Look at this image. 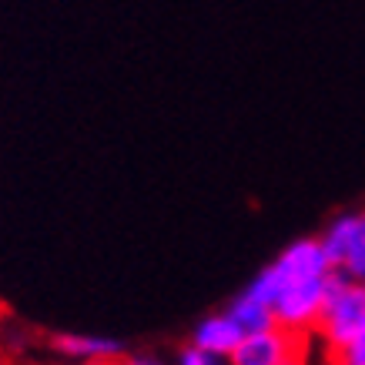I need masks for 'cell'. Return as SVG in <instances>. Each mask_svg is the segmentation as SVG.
I'll use <instances>...</instances> for the list:
<instances>
[{"mask_svg":"<svg viewBox=\"0 0 365 365\" xmlns=\"http://www.w3.org/2000/svg\"><path fill=\"white\" fill-rule=\"evenodd\" d=\"M295 332L285 329H265V332L245 335L238 349L228 355V365H295Z\"/></svg>","mask_w":365,"mask_h":365,"instance_id":"4","label":"cell"},{"mask_svg":"<svg viewBox=\"0 0 365 365\" xmlns=\"http://www.w3.org/2000/svg\"><path fill=\"white\" fill-rule=\"evenodd\" d=\"M108 365H128V359H118V362H108Z\"/></svg>","mask_w":365,"mask_h":365,"instance_id":"11","label":"cell"},{"mask_svg":"<svg viewBox=\"0 0 365 365\" xmlns=\"http://www.w3.org/2000/svg\"><path fill=\"white\" fill-rule=\"evenodd\" d=\"M88 365H98V362H88Z\"/></svg>","mask_w":365,"mask_h":365,"instance_id":"12","label":"cell"},{"mask_svg":"<svg viewBox=\"0 0 365 365\" xmlns=\"http://www.w3.org/2000/svg\"><path fill=\"white\" fill-rule=\"evenodd\" d=\"M128 365H161V362L155 355H134V359H128Z\"/></svg>","mask_w":365,"mask_h":365,"instance_id":"10","label":"cell"},{"mask_svg":"<svg viewBox=\"0 0 365 365\" xmlns=\"http://www.w3.org/2000/svg\"><path fill=\"white\" fill-rule=\"evenodd\" d=\"M322 335L329 339L335 352L352 345L365 332V285L332 268L325 282V299H322V315L315 322Z\"/></svg>","mask_w":365,"mask_h":365,"instance_id":"1","label":"cell"},{"mask_svg":"<svg viewBox=\"0 0 365 365\" xmlns=\"http://www.w3.org/2000/svg\"><path fill=\"white\" fill-rule=\"evenodd\" d=\"M245 339V332L238 329V322L228 315V312H218V315H208L195 325V335H191V345H198L205 352H215L228 359V355L238 349V342Z\"/></svg>","mask_w":365,"mask_h":365,"instance_id":"5","label":"cell"},{"mask_svg":"<svg viewBox=\"0 0 365 365\" xmlns=\"http://www.w3.org/2000/svg\"><path fill=\"white\" fill-rule=\"evenodd\" d=\"M329 265L352 282H365V215H342L319 238Z\"/></svg>","mask_w":365,"mask_h":365,"instance_id":"2","label":"cell"},{"mask_svg":"<svg viewBox=\"0 0 365 365\" xmlns=\"http://www.w3.org/2000/svg\"><path fill=\"white\" fill-rule=\"evenodd\" d=\"M228 315L238 322V329H242L245 335L265 332V329H272V325H275V315H272V309H268L265 302L252 299L248 292H242V295H238V299L228 305Z\"/></svg>","mask_w":365,"mask_h":365,"instance_id":"7","label":"cell"},{"mask_svg":"<svg viewBox=\"0 0 365 365\" xmlns=\"http://www.w3.org/2000/svg\"><path fill=\"white\" fill-rule=\"evenodd\" d=\"M178 365H228V359H222V355H215V352H205L198 345H185L181 355H178Z\"/></svg>","mask_w":365,"mask_h":365,"instance_id":"8","label":"cell"},{"mask_svg":"<svg viewBox=\"0 0 365 365\" xmlns=\"http://www.w3.org/2000/svg\"><path fill=\"white\" fill-rule=\"evenodd\" d=\"M362 285H365V282H362Z\"/></svg>","mask_w":365,"mask_h":365,"instance_id":"13","label":"cell"},{"mask_svg":"<svg viewBox=\"0 0 365 365\" xmlns=\"http://www.w3.org/2000/svg\"><path fill=\"white\" fill-rule=\"evenodd\" d=\"M54 349L67 359H78V362H98V365H108V362H118L121 359V342L118 339H104V335H74V332H64V335H54Z\"/></svg>","mask_w":365,"mask_h":365,"instance_id":"6","label":"cell"},{"mask_svg":"<svg viewBox=\"0 0 365 365\" xmlns=\"http://www.w3.org/2000/svg\"><path fill=\"white\" fill-rule=\"evenodd\" d=\"M339 365H365V332L352 345L339 349Z\"/></svg>","mask_w":365,"mask_h":365,"instance_id":"9","label":"cell"},{"mask_svg":"<svg viewBox=\"0 0 365 365\" xmlns=\"http://www.w3.org/2000/svg\"><path fill=\"white\" fill-rule=\"evenodd\" d=\"M325 282H329V275L292 282V285L282 288L275 295V302H272V315H275L278 329H285V332H305V329H312L322 315Z\"/></svg>","mask_w":365,"mask_h":365,"instance_id":"3","label":"cell"}]
</instances>
